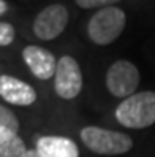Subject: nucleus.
<instances>
[{
	"label": "nucleus",
	"mask_w": 155,
	"mask_h": 157,
	"mask_svg": "<svg viewBox=\"0 0 155 157\" xmlns=\"http://www.w3.org/2000/svg\"><path fill=\"white\" fill-rule=\"evenodd\" d=\"M68 24V10L60 3H52L38 13L33 21V33L40 40H54L65 30Z\"/></svg>",
	"instance_id": "nucleus-6"
},
{
	"label": "nucleus",
	"mask_w": 155,
	"mask_h": 157,
	"mask_svg": "<svg viewBox=\"0 0 155 157\" xmlns=\"http://www.w3.org/2000/svg\"><path fill=\"white\" fill-rule=\"evenodd\" d=\"M25 152H27L25 143L19 135L0 144V157H24Z\"/></svg>",
	"instance_id": "nucleus-10"
},
{
	"label": "nucleus",
	"mask_w": 155,
	"mask_h": 157,
	"mask_svg": "<svg viewBox=\"0 0 155 157\" xmlns=\"http://www.w3.org/2000/svg\"><path fill=\"white\" fill-rule=\"evenodd\" d=\"M35 149L43 157H79L76 143L67 136H41L36 141Z\"/></svg>",
	"instance_id": "nucleus-9"
},
{
	"label": "nucleus",
	"mask_w": 155,
	"mask_h": 157,
	"mask_svg": "<svg viewBox=\"0 0 155 157\" xmlns=\"http://www.w3.org/2000/svg\"><path fill=\"white\" fill-rule=\"evenodd\" d=\"M6 10H8V5L5 3V0H0V16L6 13Z\"/></svg>",
	"instance_id": "nucleus-16"
},
{
	"label": "nucleus",
	"mask_w": 155,
	"mask_h": 157,
	"mask_svg": "<svg viewBox=\"0 0 155 157\" xmlns=\"http://www.w3.org/2000/svg\"><path fill=\"white\" fill-rule=\"evenodd\" d=\"M0 97L11 105L29 106L35 103L36 92L30 84H27L19 78L2 75L0 76Z\"/></svg>",
	"instance_id": "nucleus-8"
},
{
	"label": "nucleus",
	"mask_w": 155,
	"mask_h": 157,
	"mask_svg": "<svg viewBox=\"0 0 155 157\" xmlns=\"http://www.w3.org/2000/svg\"><path fill=\"white\" fill-rule=\"evenodd\" d=\"M139 81V70L130 60H116L106 71V87L114 97L119 98L136 94Z\"/></svg>",
	"instance_id": "nucleus-4"
},
{
	"label": "nucleus",
	"mask_w": 155,
	"mask_h": 157,
	"mask_svg": "<svg viewBox=\"0 0 155 157\" xmlns=\"http://www.w3.org/2000/svg\"><path fill=\"white\" fill-rule=\"evenodd\" d=\"M116 119L127 128H146L155 124V92H136L116 108Z\"/></svg>",
	"instance_id": "nucleus-1"
},
{
	"label": "nucleus",
	"mask_w": 155,
	"mask_h": 157,
	"mask_svg": "<svg viewBox=\"0 0 155 157\" xmlns=\"http://www.w3.org/2000/svg\"><path fill=\"white\" fill-rule=\"evenodd\" d=\"M0 124L6 125L8 128H11L14 132H17V128H19V121H17L16 114L10 108H6L3 105H0Z\"/></svg>",
	"instance_id": "nucleus-11"
},
{
	"label": "nucleus",
	"mask_w": 155,
	"mask_h": 157,
	"mask_svg": "<svg viewBox=\"0 0 155 157\" xmlns=\"http://www.w3.org/2000/svg\"><path fill=\"white\" fill-rule=\"evenodd\" d=\"M16 135H17V132L11 130V128H8L6 125L0 124V144L8 141V140H11V138H14Z\"/></svg>",
	"instance_id": "nucleus-14"
},
{
	"label": "nucleus",
	"mask_w": 155,
	"mask_h": 157,
	"mask_svg": "<svg viewBox=\"0 0 155 157\" xmlns=\"http://www.w3.org/2000/svg\"><path fill=\"white\" fill-rule=\"evenodd\" d=\"M127 16L117 6H106L90 17L87 24V35L95 44H111L120 36L125 29Z\"/></svg>",
	"instance_id": "nucleus-2"
},
{
	"label": "nucleus",
	"mask_w": 155,
	"mask_h": 157,
	"mask_svg": "<svg viewBox=\"0 0 155 157\" xmlns=\"http://www.w3.org/2000/svg\"><path fill=\"white\" fill-rule=\"evenodd\" d=\"M14 40V29L8 22H0V46H8Z\"/></svg>",
	"instance_id": "nucleus-13"
},
{
	"label": "nucleus",
	"mask_w": 155,
	"mask_h": 157,
	"mask_svg": "<svg viewBox=\"0 0 155 157\" xmlns=\"http://www.w3.org/2000/svg\"><path fill=\"white\" fill-rule=\"evenodd\" d=\"M22 59L27 63L29 70L35 75V78L44 81V79H49L56 75L57 60L51 51L41 48V46L30 44L27 48H24Z\"/></svg>",
	"instance_id": "nucleus-7"
},
{
	"label": "nucleus",
	"mask_w": 155,
	"mask_h": 157,
	"mask_svg": "<svg viewBox=\"0 0 155 157\" xmlns=\"http://www.w3.org/2000/svg\"><path fill=\"white\" fill-rule=\"evenodd\" d=\"M24 157H43L36 149H27V152H25V155Z\"/></svg>",
	"instance_id": "nucleus-15"
},
{
	"label": "nucleus",
	"mask_w": 155,
	"mask_h": 157,
	"mask_svg": "<svg viewBox=\"0 0 155 157\" xmlns=\"http://www.w3.org/2000/svg\"><path fill=\"white\" fill-rule=\"evenodd\" d=\"M76 5L89 10V8H106V6H114V3L120 0H75Z\"/></svg>",
	"instance_id": "nucleus-12"
},
{
	"label": "nucleus",
	"mask_w": 155,
	"mask_h": 157,
	"mask_svg": "<svg viewBox=\"0 0 155 157\" xmlns=\"http://www.w3.org/2000/svg\"><path fill=\"white\" fill-rule=\"evenodd\" d=\"M81 141L92 152L101 155L125 154L133 147V140L127 133L95 125H87L81 130Z\"/></svg>",
	"instance_id": "nucleus-3"
},
{
	"label": "nucleus",
	"mask_w": 155,
	"mask_h": 157,
	"mask_svg": "<svg viewBox=\"0 0 155 157\" xmlns=\"http://www.w3.org/2000/svg\"><path fill=\"white\" fill-rule=\"evenodd\" d=\"M56 94L63 100L76 98L83 90V71L76 59L71 56H62L57 60V68L54 75Z\"/></svg>",
	"instance_id": "nucleus-5"
}]
</instances>
